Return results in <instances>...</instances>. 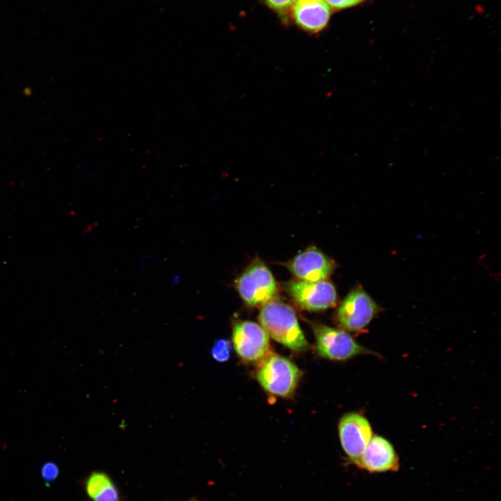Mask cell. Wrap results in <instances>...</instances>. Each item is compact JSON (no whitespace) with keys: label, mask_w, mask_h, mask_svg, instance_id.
Segmentation results:
<instances>
[{"label":"cell","mask_w":501,"mask_h":501,"mask_svg":"<svg viewBox=\"0 0 501 501\" xmlns=\"http://www.w3.org/2000/svg\"><path fill=\"white\" fill-rule=\"evenodd\" d=\"M271 8L280 13H286L295 0H264Z\"/></svg>","instance_id":"cell-15"},{"label":"cell","mask_w":501,"mask_h":501,"mask_svg":"<svg viewBox=\"0 0 501 501\" xmlns=\"http://www.w3.org/2000/svg\"><path fill=\"white\" fill-rule=\"evenodd\" d=\"M292 14L296 23L302 29L317 33L326 26L331 14L324 0H295Z\"/></svg>","instance_id":"cell-11"},{"label":"cell","mask_w":501,"mask_h":501,"mask_svg":"<svg viewBox=\"0 0 501 501\" xmlns=\"http://www.w3.org/2000/svg\"><path fill=\"white\" fill-rule=\"evenodd\" d=\"M317 350L320 356L333 360H347L358 355L376 354L362 346L344 330L324 324L313 326Z\"/></svg>","instance_id":"cell-4"},{"label":"cell","mask_w":501,"mask_h":501,"mask_svg":"<svg viewBox=\"0 0 501 501\" xmlns=\"http://www.w3.org/2000/svg\"><path fill=\"white\" fill-rule=\"evenodd\" d=\"M256 376L264 390L269 394L289 397L296 390L301 372L287 358L271 353L263 359Z\"/></svg>","instance_id":"cell-2"},{"label":"cell","mask_w":501,"mask_h":501,"mask_svg":"<svg viewBox=\"0 0 501 501\" xmlns=\"http://www.w3.org/2000/svg\"><path fill=\"white\" fill-rule=\"evenodd\" d=\"M287 290L301 308L309 311H320L333 306L337 301L335 286L326 280L319 281L292 280Z\"/></svg>","instance_id":"cell-6"},{"label":"cell","mask_w":501,"mask_h":501,"mask_svg":"<svg viewBox=\"0 0 501 501\" xmlns=\"http://www.w3.org/2000/svg\"><path fill=\"white\" fill-rule=\"evenodd\" d=\"M242 300L250 306H262L273 300L277 284L269 269L261 261L250 264L235 280Z\"/></svg>","instance_id":"cell-3"},{"label":"cell","mask_w":501,"mask_h":501,"mask_svg":"<svg viewBox=\"0 0 501 501\" xmlns=\"http://www.w3.org/2000/svg\"><path fill=\"white\" fill-rule=\"evenodd\" d=\"M234 348L240 358L247 362L263 359L269 351V337L265 330L250 321H239L232 331Z\"/></svg>","instance_id":"cell-7"},{"label":"cell","mask_w":501,"mask_h":501,"mask_svg":"<svg viewBox=\"0 0 501 501\" xmlns=\"http://www.w3.org/2000/svg\"><path fill=\"white\" fill-rule=\"evenodd\" d=\"M328 5L335 9H343L352 7L363 3L366 0H324Z\"/></svg>","instance_id":"cell-16"},{"label":"cell","mask_w":501,"mask_h":501,"mask_svg":"<svg viewBox=\"0 0 501 501\" xmlns=\"http://www.w3.org/2000/svg\"><path fill=\"white\" fill-rule=\"evenodd\" d=\"M58 473V468L54 462H47L44 463L41 469L42 478L48 482L54 481L57 477Z\"/></svg>","instance_id":"cell-14"},{"label":"cell","mask_w":501,"mask_h":501,"mask_svg":"<svg viewBox=\"0 0 501 501\" xmlns=\"http://www.w3.org/2000/svg\"><path fill=\"white\" fill-rule=\"evenodd\" d=\"M262 327L273 340L294 351H303L308 344L293 308L280 301L271 300L262 305L258 317Z\"/></svg>","instance_id":"cell-1"},{"label":"cell","mask_w":501,"mask_h":501,"mask_svg":"<svg viewBox=\"0 0 501 501\" xmlns=\"http://www.w3.org/2000/svg\"><path fill=\"white\" fill-rule=\"evenodd\" d=\"M338 431L342 448L353 463L360 456L374 435L369 420L356 412L342 417Z\"/></svg>","instance_id":"cell-8"},{"label":"cell","mask_w":501,"mask_h":501,"mask_svg":"<svg viewBox=\"0 0 501 501\" xmlns=\"http://www.w3.org/2000/svg\"><path fill=\"white\" fill-rule=\"evenodd\" d=\"M186 501H197V500L193 498V499H191V500H186Z\"/></svg>","instance_id":"cell-17"},{"label":"cell","mask_w":501,"mask_h":501,"mask_svg":"<svg viewBox=\"0 0 501 501\" xmlns=\"http://www.w3.org/2000/svg\"><path fill=\"white\" fill-rule=\"evenodd\" d=\"M369 473L397 472L399 469V456L387 438L373 435L360 456L353 463Z\"/></svg>","instance_id":"cell-9"},{"label":"cell","mask_w":501,"mask_h":501,"mask_svg":"<svg viewBox=\"0 0 501 501\" xmlns=\"http://www.w3.org/2000/svg\"><path fill=\"white\" fill-rule=\"evenodd\" d=\"M85 492L90 501H121L120 491L105 472H92L84 482Z\"/></svg>","instance_id":"cell-12"},{"label":"cell","mask_w":501,"mask_h":501,"mask_svg":"<svg viewBox=\"0 0 501 501\" xmlns=\"http://www.w3.org/2000/svg\"><path fill=\"white\" fill-rule=\"evenodd\" d=\"M380 312L379 305L362 288L352 289L337 311L340 326L350 332L364 330Z\"/></svg>","instance_id":"cell-5"},{"label":"cell","mask_w":501,"mask_h":501,"mask_svg":"<svg viewBox=\"0 0 501 501\" xmlns=\"http://www.w3.org/2000/svg\"><path fill=\"white\" fill-rule=\"evenodd\" d=\"M231 342L225 339L216 340L211 350L212 358L220 363L228 361L231 355Z\"/></svg>","instance_id":"cell-13"},{"label":"cell","mask_w":501,"mask_h":501,"mask_svg":"<svg viewBox=\"0 0 501 501\" xmlns=\"http://www.w3.org/2000/svg\"><path fill=\"white\" fill-rule=\"evenodd\" d=\"M290 272L300 280H326L333 273V262L315 246H310L296 255L287 264Z\"/></svg>","instance_id":"cell-10"}]
</instances>
